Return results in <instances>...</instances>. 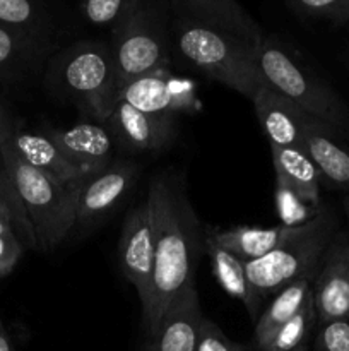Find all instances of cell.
<instances>
[{"instance_id": "d6a6232c", "label": "cell", "mask_w": 349, "mask_h": 351, "mask_svg": "<svg viewBox=\"0 0 349 351\" xmlns=\"http://www.w3.org/2000/svg\"><path fill=\"white\" fill-rule=\"evenodd\" d=\"M23 123L14 117L12 110L0 99V144L5 143Z\"/></svg>"}, {"instance_id": "4fadbf2b", "label": "cell", "mask_w": 349, "mask_h": 351, "mask_svg": "<svg viewBox=\"0 0 349 351\" xmlns=\"http://www.w3.org/2000/svg\"><path fill=\"white\" fill-rule=\"evenodd\" d=\"M253 106L260 127L269 139L270 147H301L303 132L315 117L263 84L253 96Z\"/></svg>"}, {"instance_id": "7402d4cb", "label": "cell", "mask_w": 349, "mask_h": 351, "mask_svg": "<svg viewBox=\"0 0 349 351\" xmlns=\"http://www.w3.org/2000/svg\"><path fill=\"white\" fill-rule=\"evenodd\" d=\"M276 180L289 185L303 201L318 208L322 175L303 147H270Z\"/></svg>"}, {"instance_id": "8992f818", "label": "cell", "mask_w": 349, "mask_h": 351, "mask_svg": "<svg viewBox=\"0 0 349 351\" xmlns=\"http://www.w3.org/2000/svg\"><path fill=\"white\" fill-rule=\"evenodd\" d=\"M337 232V219L322 206L313 219L296 226L281 245L260 259L245 263L246 274L259 295L277 293L298 280H315L322 259Z\"/></svg>"}, {"instance_id": "1f68e13d", "label": "cell", "mask_w": 349, "mask_h": 351, "mask_svg": "<svg viewBox=\"0 0 349 351\" xmlns=\"http://www.w3.org/2000/svg\"><path fill=\"white\" fill-rule=\"evenodd\" d=\"M24 249L26 247L23 245L16 232L0 237V280L12 273L16 264L19 263L21 256H23Z\"/></svg>"}, {"instance_id": "2e32d148", "label": "cell", "mask_w": 349, "mask_h": 351, "mask_svg": "<svg viewBox=\"0 0 349 351\" xmlns=\"http://www.w3.org/2000/svg\"><path fill=\"white\" fill-rule=\"evenodd\" d=\"M48 136L62 153L86 175L103 170L112 163L113 137L108 127L94 122H79L64 129H53Z\"/></svg>"}, {"instance_id": "e575fe53", "label": "cell", "mask_w": 349, "mask_h": 351, "mask_svg": "<svg viewBox=\"0 0 349 351\" xmlns=\"http://www.w3.org/2000/svg\"><path fill=\"white\" fill-rule=\"evenodd\" d=\"M0 351H14L12 345H10L9 335H7L5 328H3L2 319H0Z\"/></svg>"}, {"instance_id": "30bf717a", "label": "cell", "mask_w": 349, "mask_h": 351, "mask_svg": "<svg viewBox=\"0 0 349 351\" xmlns=\"http://www.w3.org/2000/svg\"><path fill=\"white\" fill-rule=\"evenodd\" d=\"M139 175L133 161H112L103 170L89 173L77 189L75 225L91 226L108 216L129 195Z\"/></svg>"}, {"instance_id": "8fae6325", "label": "cell", "mask_w": 349, "mask_h": 351, "mask_svg": "<svg viewBox=\"0 0 349 351\" xmlns=\"http://www.w3.org/2000/svg\"><path fill=\"white\" fill-rule=\"evenodd\" d=\"M174 115L140 112L125 101H116L105 119L113 141L132 153L161 151L174 139Z\"/></svg>"}, {"instance_id": "277c9868", "label": "cell", "mask_w": 349, "mask_h": 351, "mask_svg": "<svg viewBox=\"0 0 349 351\" xmlns=\"http://www.w3.org/2000/svg\"><path fill=\"white\" fill-rule=\"evenodd\" d=\"M47 86L51 95L74 101L105 122L115 103V64L109 43L77 41L48 58Z\"/></svg>"}, {"instance_id": "6da1fadb", "label": "cell", "mask_w": 349, "mask_h": 351, "mask_svg": "<svg viewBox=\"0 0 349 351\" xmlns=\"http://www.w3.org/2000/svg\"><path fill=\"white\" fill-rule=\"evenodd\" d=\"M146 202L154 237L153 283L149 302L142 308V324L149 338L171 304L195 287V267L204 250V230L183 178L177 171L153 175Z\"/></svg>"}, {"instance_id": "d4e9b609", "label": "cell", "mask_w": 349, "mask_h": 351, "mask_svg": "<svg viewBox=\"0 0 349 351\" xmlns=\"http://www.w3.org/2000/svg\"><path fill=\"white\" fill-rule=\"evenodd\" d=\"M317 326V311H315L313 293H311L301 311L270 338L262 351H307Z\"/></svg>"}, {"instance_id": "83f0119b", "label": "cell", "mask_w": 349, "mask_h": 351, "mask_svg": "<svg viewBox=\"0 0 349 351\" xmlns=\"http://www.w3.org/2000/svg\"><path fill=\"white\" fill-rule=\"evenodd\" d=\"M137 0H81V14L89 24L99 27H113Z\"/></svg>"}, {"instance_id": "d590c367", "label": "cell", "mask_w": 349, "mask_h": 351, "mask_svg": "<svg viewBox=\"0 0 349 351\" xmlns=\"http://www.w3.org/2000/svg\"><path fill=\"white\" fill-rule=\"evenodd\" d=\"M344 213H346V218H348V223H349V194H346V197H344Z\"/></svg>"}, {"instance_id": "e0dca14e", "label": "cell", "mask_w": 349, "mask_h": 351, "mask_svg": "<svg viewBox=\"0 0 349 351\" xmlns=\"http://www.w3.org/2000/svg\"><path fill=\"white\" fill-rule=\"evenodd\" d=\"M7 146L36 170L68 185H81L88 175L75 167L48 134L31 132L23 125L5 141Z\"/></svg>"}, {"instance_id": "9a60e30c", "label": "cell", "mask_w": 349, "mask_h": 351, "mask_svg": "<svg viewBox=\"0 0 349 351\" xmlns=\"http://www.w3.org/2000/svg\"><path fill=\"white\" fill-rule=\"evenodd\" d=\"M204 314L198 293L194 288L171 304L154 335L149 336L147 351H195Z\"/></svg>"}, {"instance_id": "9c48e42d", "label": "cell", "mask_w": 349, "mask_h": 351, "mask_svg": "<svg viewBox=\"0 0 349 351\" xmlns=\"http://www.w3.org/2000/svg\"><path fill=\"white\" fill-rule=\"evenodd\" d=\"M311 291L318 326L349 321V233L344 230L332 237Z\"/></svg>"}, {"instance_id": "4dcf8cb0", "label": "cell", "mask_w": 349, "mask_h": 351, "mask_svg": "<svg viewBox=\"0 0 349 351\" xmlns=\"http://www.w3.org/2000/svg\"><path fill=\"white\" fill-rule=\"evenodd\" d=\"M195 351H250L246 346L229 339L216 322L204 317Z\"/></svg>"}, {"instance_id": "484cf974", "label": "cell", "mask_w": 349, "mask_h": 351, "mask_svg": "<svg viewBox=\"0 0 349 351\" xmlns=\"http://www.w3.org/2000/svg\"><path fill=\"white\" fill-rule=\"evenodd\" d=\"M276 208L277 215L283 221L281 225L294 228V226H301L310 221V219H313L317 213L320 211L322 206L315 208V206L308 204L289 185L276 180Z\"/></svg>"}, {"instance_id": "7a4b0ae2", "label": "cell", "mask_w": 349, "mask_h": 351, "mask_svg": "<svg viewBox=\"0 0 349 351\" xmlns=\"http://www.w3.org/2000/svg\"><path fill=\"white\" fill-rule=\"evenodd\" d=\"M212 81L253 99L263 86L257 67V47L216 27L171 12V55Z\"/></svg>"}, {"instance_id": "d6986e66", "label": "cell", "mask_w": 349, "mask_h": 351, "mask_svg": "<svg viewBox=\"0 0 349 351\" xmlns=\"http://www.w3.org/2000/svg\"><path fill=\"white\" fill-rule=\"evenodd\" d=\"M337 130L318 119H311L303 132L301 147L318 168L322 177L349 194V151L337 143Z\"/></svg>"}, {"instance_id": "ffe728a7", "label": "cell", "mask_w": 349, "mask_h": 351, "mask_svg": "<svg viewBox=\"0 0 349 351\" xmlns=\"http://www.w3.org/2000/svg\"><path fill=\"white\" fill-rule=\"evenodd\" d=\"M296 228V226H294ZM294 228L284 225L276 226H231V228L205 230V237L229 250L243 263H252L267 256L270 250L284 242Z\"/></svg>"}, {"instance_id": "ba28073f", "label": "cell", "mask_w": 349, "mask_h": 351, "mask_svg": "<svg viewBox=\"0 0 349 351\" xmlns=\"http://www.w3.org/2000/svg\"><path fill=\"white\" fill-rule=\"evenodd\" d=\"M122 276L135 288L142 308L149 302L154 274V237L147 202L135 206L123 219L118 240Z\"/></svg>"}, {"instance_id": "cb8c5ba5", "label": "cell", "mask_w": 349, "mask_h": 351, "mask_svg": "<svg viewBox=\"0 0 349 351\" xmlns=\"http://www.w3.org/2000/svg\"><path fill=\"white\" fill-rule=\"evenodd\" d=\"M0 26L55 43L53 19L44 0H0Z\"/></svg>"}, {"instance_id": "603a6c76", "label": "cell", "mask_w": 349, "mask_h": 351, "mask_svg": "<svg viewBox=\"0 0 349 351\" xmlns=\"http://www.w3.org/2000/svg\"><path fill=\"white\" fill-rule=\"evenodd\" d=\"M311 287H313V280H298L277 291L274 300L267 305L266 311L260 312L259 319L255 321L253 341H255L257 350L262 351L266 348L270 338L301 311V307L313 293Z\"/></svg>"}, {"instance_id": "836d02e7", "label": "cell", "mask_w": 349, "mask_h": 351, "mask_svg": "<svg viewBox=\"0 0 349 351\" xmlns=\"http://www.w3.org/2000/svg\"><path fill=\"white\" fill-rule=\"evenodd\" d=\"M10 232H16L12 213H10V209L3 202H0V237L7 235Z\"/></svg>"}, {"instance_id": "5bb4252c", "label": "cell", "mask_w": 349, "mask_h": 351, "mask_svg": "<svg viewBox=\"0 0 349 351\" xmlns=\"http://www.w3.org/2000/svg\"><path fill=\"white\" fill-rule=\"evenodd\" d=\"M174 16L216 27L259 47L263 33L238 0H170Z\"/></svg>"}, {"instance_id": "ac0fdd59", "label": "cell", "mask_w": 349, "mask_h": 351, "mask_svg": "<svg viewBox=\"0 0 349 351\" xmlns=\"http://www.w3.org/2000/svg\"><path fill=\"white\" fill-rule=\"evenodd\" d=\"M55 43L0 26V81L21 82L36 74L51 57Z\"/></svg>"}, {"instance_id": "3957f363", "label": "cell", "mask_w": 349, "mask_h": 351, "mask_svg": "<svg viewBox=\"0 0 349 351\" xmlns=\"http://www.w3.org/2000/svg\"><path fill=\"white\" fill-rule=\"evenodd\" d=\"M109 47L115 64L116 93L133 79L159 69H170V0H137L135 5L112 27Z\"/></svg>"}, {"instance_id": "5b68a950", "label": "cell", "mask_w": 349, "mask_h": 351, "mask_svg": "<svg viewBox=\"0 0 349 351\" xmlns=\"http://www.w3.org/2000/svg\"><path fill=\"white\" fill-rule=\"evenodd\" d=\"M0 156L33 226L36 249L53 250L75 226L79 185H68L21 160L5 143Z\"/></svg>"}, {"instance_id": "f546056e", "label": "cell", "mask_w": 349, "mask_h": 351, "mask_svg": "<svg viewBox=\"0 0 349 351\" xmlns=\"http://www.w3.org/2000/svg\"><path fill=\"white\" fill-rule=\"evenodd\" d=\"M313 351H349V321L318 326Z\"/></svg>"}, {"instance_id": "44dd1931", "label": "cell", "mask_w": 349, "mask_h": 351, "mask_svg": "<svg viewBox=\"0 0 349 351\" xmlns=\"http://www.w3.org/2000/svg\"><path fill=\"white\" fill-rule=\"evenodd\" d=\"M204 252L207 254L209 261H211L212 274L221 285L222 290L229 295V297L236 298L243 304V307L248 311L250 317L257 321V315H260V304L263 298L260 297L259 291L253 288L250 283L248 274H246V266L240 257L231 254L229 250L222 249L218 243L209 240L204 232Z\"/></svg>"}, {"instance_id": "52a82bcc", "label": "cell", "mask_w": 349, "mask_h": 351, "mask_svg": "<svg viewBox=\"0 0 349 351\" xmlns=\"http://www.w3.org/2000/svg\"><path fill=\"white\" fill-rule=\"evenodd\" d=\"M257 67L263 84L339 134L349 132V110L344 101L277 38L263 34L257 47Z\"/></svg>"}, {"instance_id": "f1b7e54d", "label": "cell", "mask_w": 349, "mask_h": 351, "mask_svg": "<svg viewBox=\"0 0 349 351\" xmlns=\"http://www.w3.org/2000/svg\"><path fill=\"white\" fill-rule=\"evenodd\" d=\"M296 12L335 24L349 21V0H286Z\"/></svg>"}, {"instance_id": "7c38bea8", "label": "cell", "mask_w": 349, "mask_h": 351, "mask_svg": "<svg viewBox=\"0 0 349 351\" xmlns=\"http://www.w3.org/2000/svg\"><path fill=\"white\" fill-rule=\"evenodd\" d=\"M116 101H125L133 108L153 115H177L178 112L192 108L194 93L188 84L171 77L170 69H159L123 86L116 93Z\"/></svg>"}, {"instance_id": "4316f807", "label": "cell", "mask_w": 349, "mask_h": 351, "mask_svg": "<svg viewBox=\"0 0 349 351\" xmlns=\"http://www.w3.org/2000/svg\"><path fill=\"white\" fill-rule=\"evenodd\" d=\"M0 202H3L10 209V213H12L14 228H16V233L21 239V242H23V245L36 249L33 226H31L26 209H24L19 195H17L16 187H14L12 180H10V175L7 171L5 165H3L2 156H0Z\"/></svg>"}]
</instances>
